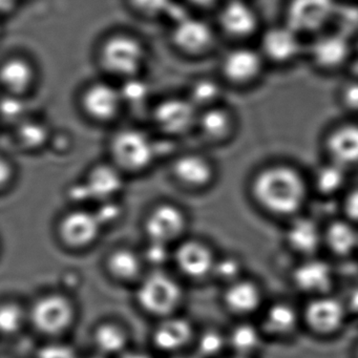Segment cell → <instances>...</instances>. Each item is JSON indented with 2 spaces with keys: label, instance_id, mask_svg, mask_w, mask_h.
I'll use <instances>...</instances> for the list:
<instances>
[{
  "label": "cell",
  "instance_id": "484cf974",
  "mask_svg": "<svg viewBox=\"0 0 358 358\" xmlns=\"http://www.w3.org/2000/svg\"><path fill=\"white\" fill-rule=\"evenodd\" d=\"M194 337V327L187 318L171 315L160 320L152 339L157 349L175 354L187 347Z\"/></svg>",
  "mask_w": 358,
  "mask_h": 358
},
{
  "label": "cell",
  "instance_id": "52a82bcc",
  "mask_svg": "<svg viewBox=\"0 0 358 358\" xmlns=\"http://www.w3.org/2000/svg\"><path fill=\"white\" fill-rule=\"evenodd\" d=\"M136 299L146 313L162 320L175 315L183 303L184 291L173 276L155 270L139 280Z\"/></svg>",
  "mask_w": 358,
  "mask_h": 358
},
{
  "label": "cell",
  "instance_id": "5b68a950",
  "mask_svg": "<svg viewBox=\"0 0 358 358\" xmlns=\"http://www.w3.org/2000/svg\"><path fill=\"white\" fill-rule=\"evenodd\" d=\"M100 64L121 80L139 76L148 59L144 43L131 34L116 33L104 39L99 48Z\"/></svg>",
  "mask_w": 358,
  "mask_h": 358
},
{
  "label": "cell",
  "instance_id": "7bdbcfd3",
  "mask_svg": "<svg viewBox=\"0 0 358 358\" xmlns=\"http://www.w3.org/2000/svg\"><path fill=\"white\" fill-rule=\"evenodd\" d=\"M341 198V217L358 226V186H350Z\"/></svg>",
  "mask_w": 358,
  "mask_h": 358
},
{
  "label": "cell",
  "instance_id": "8fae6325",
  "mask_svg": "<svg viewBox=\"0 0 358 358\" xmlns=\"http://www.w3.org/2000/svg\"><path fill=\"white\" fill-rule=\"evenodd\" d=\"M31 324L41 334L59 336L74 324L76 309L68 296L50 293L39 297L28 313Z\"/></svg>",
  "mask_w": 358,
  "mask_h": 358
},
{
  "label": "cell",
  "instance_id": "1f68e13d",
  "mask_svg": "<svg viewBox=\"0 0 358 358\" xmlns=\"http://www.w3.org/2000/svg\"><path fill=\"white\" fill-rule=\"evenodd\" d=\"M226 87L220 77H199L190 83L186 97L200 112L205 108L224 103Z\"/></svg>",
  "mask_w": 358,
  "mask_h": 358
},
{
  "label": "cell",
  "instance_id": "7a4b0ae2",
  "mask_svg": "<svg viewBox=\"0 0 358 358\" xmlns=\"http://www.w3.org/2000/svg\"><path fill=\"white\" fill-rule=\"evenodd\" d=\"M268 70L255 43H234L220 58L219 77L227 87H255L263 80Z\"/></svg>",
  "mask_w": 358,
  "mask_h": 358
},
{
  "label": "cell",
  "instance_id": "e0dca14e",
  "mask_svg": "<svg viewBox=\"0 0 358 358\" xmlns=\"http://www.w3.org/2000/svg\"><path fill=\"white\" fill-rule=\"evenodd\" d=\"M101 229V223L96 213L76 209L60 219L57 234L62 245L73 250H81L92 246L98 240Z\"/></svg>",
  "mask_w": 358,
  "mask_h": 358
},
{
  "label": "cell",
  "instance_id": "9f6ffc18",
  "mask_svg": "<svg viewBox=\"0 0 358 358\" xmlns=\"http://www.w3.org/2000/svg\"><path fill=\"white\" fill-rule=\"evenodd\" d=\"M1 33H3V27H1V20H0V36H1Z\"/></svg>",
  "mask_w": 358,
  "mask_h": 358
},
{
  "label": "cell",
  "instance_id": "836d02e7",
  "mask_svg": "<svg viewBox=\"0 0 358 358\" xmlns=\"http://www.w3.org/2000/svg\"><path fill=\"white\" fill-rule=\"evenodd\" d=\"M14 131L16 140L24 150H41L51 141L52 133L49 125L35 117H27L14 127Z\"/></svg>",
  "mask_w": 358,
  "mask_h": 358
},
{
  "label": "cell",
  "instance_id": "74e56055",
  "mask_svg": "<svg viewBox=\"0 0 358 358\" xmlns=\"http://www.w3.org/2000/svg\"><path fill=\"white\" fill-rule=\"evenodd\" d=\"M336 100L345 117L358 119V76L349 77L339 85Z\"/></svg>",
  "mask_w": 358,
  "mask_h": 358
},
{
  "label": "cell",
  "instance_id": "f546056e",
  "mask_svg": "<svg viewBox=\"0 0 358 358\" xmlns=\"http://www.w3.org/2000/svg\"><path fill=\"white\" fill-rule=\"evenodd\" d=\"M90 198L99 201L112 200L122 189V171L114 164H98L90 171L85 183Z\"/></svg>",
  "mask_w": 358,
  "mask_h": 358
},
{
  "label": "cell",
  "instance_id": "6f0895ef",
  "mask_svg": "<svg viewBox=\"0 0 358 358\" xmlns=\"http://www.w3.org/2000/svg\"><path fill=\"white\" fill-rule=\"evenodd\" d=\"M357 255H358V253H357Z\"/></svg>",
  "mask_w": 358,
  "mask_h": 358
},
{
  "label": "cell",
  "instance_id": "b9f144b4",
  "mask_svg": "<svg viewBox=\"0 0 358 358\" xmlns=\"http://www.w3.org/2000/svg\"><path fill=\"white\" fill-rule=\"evenodd\" d=\"M141 255L143 262H148L150 265L155 266L156 269H159V266L163 265L173 257V252L169 251V245L148 241L145 250Z\"/></svg>",
  "mask_w": 358,
  "mask_h": 358
},
{
  "label": "cell",
  "instance_id": "681fc988",
  "mask_svg": "<svg viewBox=\"0 0 358 358\" xmlns=\"http://www.w3.org/2000/svg\"><path fill=\"white\" fill-rule=\"evenodd\" d=\"M118 358H152L148 354L139 351H125Z\"/></svg>",
  "mask_w": 358,
  "mask_h": 358
},
{
  "label": "cell",
  "instance_id": "4dcf8cb0",
  "mask_svg": "<svg viewBox=\"0 0 358 358\" xmlns=\"http://www.w3.org/2000/svg\"><path fill=\"white\" fill-rule=\"evenodd\" d=\"M144 262L137 251L127 247L115 249L106 257L108 274L117 282H133L142 278Z\"/></svg>",
  "mask_w": 358,
  "mask_h": 358
},
{
  "label": "cell",
  "instance_id": "5bb4252c",
  "mask_svg": "<svg viewBox=\"0 0 358 358\" xmlns=\"http://www.w3.org/2000/svg\"><path fill=\"white\" fill-rule=\"evenodd\" d=\"M291 285L301 294L310 297L332 292L335 271L320 255L299 259L290 273Z\"/></svg>",
  "mask_w": 358,
  "mask_h": 358
},
{
  "label": "cell",
  "instance_id": "f907efd6",
  "mask_svg": "<svg viewBox=\"0 0 358 358\" xmlns=\"http://www.w3.org/2000/svg\"><path fill=\"white\" fill-rule=\"evenodd\" d=\"M353 45L354 52H355V56L358 55V33L353 37Z\"/></svg>",
  "mask_w": 358,
  "mask_h": 358
},
{
  "label": "cell",
  "instance_id": "4fadbf2b",
  "mask_svg": "<svg viewBox=\"0 0 358 358\" xmlns=\"http://www.w3.org/2000/svg\"><path fill=\"white\" fill-rule=\"evenodd\" d=\"M215 24L194 14L171 26V41L188 56L206 55L215 49L219 37Z\"/></svg>",
  "mask_w": 358,
  "mask_h": 358
},
{
  "label": "cell",
  "instance_id": "7dc6e473",
  "mask_svg": "<svg viewBox=\"0 0 358 358\" xmlns=\"http://www.w3.org/2000/svg\"><path fill=\"white\" fill-rule=\"evenodd\" d=\"M349 316L358 317V286L353 287L343 299Z\"/></svg>",
  "mask_w": 358,
  "mask_h": 358
},
{
  "label": "cell",
  "instance_id": "d6a6232c",
  "mask_svg": "<svg viewBox=\"0 0 358 358\" xmlns=\"http://www.w3.org/2000/svg\"><path fill=\"white\" fill-rule=\"evenodd\" d=\"M93 341L101 355H120L127 351L129 333L118 322H104L94 330Z\"/></svg>",
  "mask_w": 358,
  "mask_h": 358
},
{
  "label": "cell",
  "instance_id": "ba28073f",
  "mask_svg": "<svg viewBox=\"0 0 358 358\" xmlns=\"http://www.w3.org/2000/svg\"><path fill=\"white\" fill-rule=\"evenodd\" d=\"M113 164L122 173H140L154 163L156 145L152 138L139 129L127 127L113 135L110 142Z\"/></svg>",
  "mask_w": 358,
  "mask_h": 358
},
{
  "label": "cell",
  "instance_id": "9c48e42d",
  "mask_svg": "<svg viewBox=\"0 0 358 358\" xmlns=\"http://www.w3.org/2000/svg\"><path fill=\"white\" fill-rule=\"evenodd\" d=\"M337 6L336 0H287L282 20L307 41L332 28Z\"/></svg>",
  "mask_w": 358,
  "mask_h": 358
},
{
  "label": "cell",
  "instance_id": "7402d4cb",
  "mask_svg": "<svg viewBox=\"0 0 358 358\" xmlns=\"http://www.w3.org/2000/svg\"><path fill=\"white\" fill-rule=\"evenodd\" d=\"M173 259L183 275L199 280L211 276L217 255L206 243L190 238L176 247Z\"/></svg>",
  "mask_w": 358,
  "mask_h": 358
},
{
  "label": "cell",
  "instance_id": "8992f818",
  "mask_svg": "<svg viewBox=\"0 0 358 358\" xmlns=\"http://www.w3.org/2000/svg\"><path fill=\"white\" fill-rule=\"evenodd\" d=\"M215 15L217 33L231 45L255 43L265 26L253 0H223Z\"/></svg>",
  "mask_w": 358,
  "mask_h": 358
},
{
  "label": "cell",
  "instance_id": "8d00e7d4",
  "mask_svg": "<svg viewBox=\"0 0 358 358\" xmlns=\"http://www.w3.org/2000/svg\"><path fill=\"white\" fill-rule=\"evenodd\" d=\"M28 313L22 306L12 301L0 303V334L14 335L24 328Z\"/></svg>",
  "mask_w": 358,
  "mask_h": 358
},
{
  "label": "cell",
  "instance_id": "e575fe53",
  "mask_svg": "<svg viewBox=\"0 0 358 358\" xmlns=\"http://www.w3.org/2000/svg\"><path fill=\"white\" fill-rule=\"evenodd\" d=\"M29 108L26 96L0 94V124L6 123L16 127L30 116Z\"/></svg>",
  "mask_w": 358,
  "mask_h": 358
},
{
  "label": "cell",
  "instance_id": "d590c367",
  "mask_svg": "<svg viewBox=\"0 0 358 358\" xmlns=\"http://www.w3.org/2000/svg\"><path fill=\"white\" fill-rule=\"evenodd\" d=\"M211 276L221 282L224 287L227 286L246 276L245 263L238 255H226L223 257H217Z\"/></svg>",
  "mask_w": 358,
  "mask_h": 358
},
{
  "label": "cell",
  "instance_id": "6da1fadb",
  "mask_svg": "<svg viewBox=\"0 0 358 358\" xmlns=\"http://www.w3.org/2000/svg\"><path fill=\"white\" fill-rule=\"evenodd\" d=\"M249 189L262 210L285 220L303 213L311 194L308 178L288 162H271L259 167L251 178Z\"/></svg>",
  "mask_w": 358,
  "mask_h": 358
},
{
  "label": "cell",
  "instance_id": "f6af8a7d",
  "mask_svg": "<svg viewBox=\"0 0 358 358\" xmlns=\"http://www.w3.org/2000/svg\"><path fill=\"white\" fill-rule=\"evenodd\" d=\"M222 3H223V0H185L186 5L190 9L196 10L201 13H205V12L215 13Z\"/></svg>",
  "mask_w": 358,
  "mask_h": 358
},
{
  "label": "cell",
  "instance_id": "816d5d0a",
  "mask_svg": "<svg viewBox=\"0 0 358 358\" xmlns=\"http://www.w3.org/2000/svg\"><path fill=\"white\" fill-rule=\"evenodd\" d=\"M90 358H106V356L101 355V354L98 353V355L92 356V357Z\"/></svg>",
  "mask_w": 358,
  "mask_h": 358
},
{
  "label": "cell",
  "instance_id": "ac0fdd59",
  "mask_svg": "<svg viewBox=\"0 0 358 358\" xmlns=\"http://www.w3.org/2000/svg\"><path fill=\"white\" fill-rule=\"evenodd\" d=\"M259 317L257 324L266 338H290L303 326L301 310L294 303L282 299L266 303Z\"/></svg>",
  "mask_w": 358,
  "mask_h": 358
},
{
  "label": "cell",
  "instance_id": "ab89813d",
  "mask_svg": "<svg viewBox=\"0 0 358 358\" xmlns=\"http://www.w3.org/2000/svg\"><path fill=\"white\" fill-rule=\"evenodd\" d=\"M198 353L203 357L215 358L228 349L226 333L217 329H207L198 336Z\"/></svg>",
  "mask_w": 358,
  "mask_h": 358
},
{
  "label": "cell",
  "instance_id": "9a60e30c",
  "mask_svg": "<svg viewBox=\"0 0 358 358\" xmlns=\"http://www.w3.org/2000/svg\"><path fill=\"white\" fill-rule=\"evenodd\" d=\"M199 110L187 97L165 98L152 110L155 125L166 135L180 136L196 129Z\"/></svg>",
  "mask_w": 358,
  "mask_h": 358
},
{
  "label": "cell",
  "instance_id": "4316f807",
  "mask_svg": "<svg viewBox=\"0 0 358 358\" xmlns=\"http://www.w3.org/2000/svg\"><path fill=\"white\" fill-rule=\"evenodd\" d=\"M324 248L339 259L358 253V226L341 217L322 226Z\"/></svg>",
  "mask_w": 358,
  "mask_h": 358
},
{
  "label": "cell",
  "instance_id": "ffe728a7",
  "mask_svg": "<svg viewBox=\"0 0 358 358\" xmlns=\"http://www.w3.org/2000/svg\"><path fill=\"white\" fill-rule=\"evenodd\" d=\"M222 301L226 310L238 320H250L259 314L266 303L261 285L247 276L224 287Z\"/></svg>",
  "mask_w": 358,
  "mask_h": 358
},
{
  "label": "cell",
  "instance_id": "f35d334b",
  "mask_svg": "<svg viewBox=\"0 0 358 358\" xmlns=\"http://www.w3.org/2000/svg\"><path fill=\"white\" fill-rule=\"evenodd\" d=\"M118 87L123 104H127V106H141L150 96L148 83L142 79L140 75L124 79Z\"/></svg>",
  "mask_w": 358,
  "mask_h": 358
},
{
  "label": "cell",
  "instance_id": "30bf717a",
  "mask_svg": "<svg viewBox=\"0 0 358 358\" xmlns=\"http://www.w3.org/2000/svg\"><path fill=\"white\" fill-rule=\"evenodd\" d=\"M301 310L303 326L322 337L341 332L350 317L343 299L332 292L310 297Z\"/></svg>",
  "mask_w": 358,
  "mask_h": 358
},
{
  "label": "cell",
  "instance_id": "bcb514c9",
  "mask_svg": "<svg viewBox=\"0 0 358 358\" xmlns=\"http://www.w3.org/2000/svg\"><path fill=\"white\" fill-rule=\"evenodd\" d=\"M14 178V167L5 157L0 155V190L5 189Z\"/></svg>",
  "mask_w": 358,
  "mask_h": 358
},
{
  "label": "cell",
  "instance_id": "f5cc1de1",
  "mask_svg": "<svg viewBox=\"0 0 358 358\" xmlns=\"http://www.w3.org/2000/svg\"><path fill=\"white\" fill-rule=\"evenodd\" d=\"M225 358H244V357H240V356H236V355H230V356H227V357H225Z\"/></svg>",
  "mask_w": 358,
  "mask_h": 358
},
{
  "label": "cell",
  "instance_id": "3957f363",
  "mask_svg": "<svg viewBox=\"0 0 358 358\" xmlns=\"http://www.w3.org/2000/svg\"><path fill=\"white\" fill-rule=\"evenodd\" d=\"M255 43L269 69L284 70L305 59L306 39L282 20L264 26Z\"/></svg>",
  "mask_w": 358,
  "mask_h": 358
},
{
  "label": "cell",
  "instance_id": "d4e9b609",
  "mask_svg": "<svg viewBox=\"0 0 358 358\" xmlns=\"http://www.w3.org/2000/svg\"><path fill=\"white\" fill-rule=\"evenodd\" d=\"M37 72L30 59L12 55L0 62L1 93L27 96L36 83Z\"/></svg>",
  "mask_w": 358,
  "mask_h": 358
},
{
  "label": "cell",
  "instance_id": "44dd1931",
  "mask_svg": "<svg viewBox=\"0 0 358 358\" xmlns=\"http://www.w3.org/2000/svg\"><path fill=\"white\" fill-rule=\"evenodd\" d=\"M285 244L299 259L318 255L324 248L322 226L313 217L303 213L287 220Z\"/></svg>",
  "mask_w": 358,
  "mask_h": 358
},
{
  "label": "cell",
  "instance_id": "c3c4849f",
  "mask_svg": "<svg viewBox=\"0 0 358 358\" xmlns=\"http://www.w3.org/2000/svg\"><path fill=\"white\" fill-rule=\"evenodd\" d=\"M20 1V0H0V20L11 15L15 11Z\"/></svg>",
  "mask_w": 358,
  "mask_h": 358
},
{
  "label": "cell",
  "instance_id": "83f0119b",
  "mask_svg": "<svg viewBox=\"0 0 358 358\" xmlns=\"http://www.w3.org/2000/svg\"><path fill=\"white\" fill-rule=\"evenodd\" d=\"M351 171L324 159L312 173L309 180L310 189L322 198L341 196L349 186Z\"/></svg>",
  "mask_w": 358,
  "mask_h": 358
},
{
  "label": "cell",
  "instance_id": "db71d44e",
  "mask_svg": "<svg viewBox=\"0 0 358 358\" xmlns=\"http://www.w3.org/2000/svg\"><path fill=\"white\" fill-rule=\"evenodd\" d=\"M171 358H192V357H187V356H173V357Z\"/></svg>",
  "mask_w": 358,
  "mask_h": 358
},
{
  "label": "cell",
  "instance_id": "60d3db41",
  "mask_svg": "<svg viewBox=\"0 0 358 358\" xmlns=\"http://www.w3.org/2000/svg\"><path fill=\"white\" fill-rule=\"evenodd\" d=\"M134 11L145 17H164L173 0H129Z\"/></svg>",
  "mask_w": 358,
  "mask_h": 358
},
{
  "label": "cell",
  "instance_id": "2e32d148",
  "mask_svg": "<svg viewBox=\"0 0 358 358\" xmlns=\"http://www.w3.org/2000/svg\"><path fill=\"white\" fill-rule=\"evenodd\" d=\"M187 217L177 205L162 203L146 215L144 230L148 241L171 245L177 242L187 228Z\"/></svg>",
  "mask_w": 358,
  "mask_h": 358
},
{
  "label": "cell",
  "instance_id": "603a6c76",
  "mask_svg": "<svg viewBox=\"0 0 358 358\" xmlns=\"http://www.w3.org/2000/svg\"><path fill=\"white\" fill-rule=\"evenodd\" d=\"M238 127V115L226 103L200 110L196 119V129L206 141L213 144H223L231 140Z\"/></svg>",
  "mask_w": 358,
  "mask_h": 358
},
{
  "label": "cell",
  "instance_id": "7c38bea8",
  "mask_svg": "<svg viewBox=\"0 0 358 358\" xmlns=\"http://www.w3.org/2000/svg\"><path fill=\"white\" fill-rule=\"evenodd\" d=\"M322 148L327 160L349 171L358 167V119L345 117L324 131Z\"/></svg>",
  "mask_w": 358,
  "mask_h": 358
},
{
  "label": "cell",
  "instance_id": "277c9868",
  "mask_svg": "<svg viewBox=\"0 0 358 358\" xmlns=\"http://www.w3.org/2000/svg\"><path fill=\"white\" fill-rule=\"evenodd\" d=\"M355 58L353 39L336 29L322 31L306 41L305 59L320 74H335Z\"/></svg>",
  "mask_w": 358,
  "mask_h": 358
},
{
  "label": "cell",
  "instance_id": "d6986e66",
  "mask_svg": "<svg viewBox=\"0 0 358 358\" xmlns=\"http://www.w3.org/2000/svg\"><path fill=\"white\" fill-rule=\"evenodd\" d=\"M80 106L90 119L106 123L118 116L123 102L118 87L106 81H95L83 90Z\"/></svg>",
  "mask_w": 358,
  "mask_h": 358
},
{
  "label": "cell",
  "instance_id": "ee69618b",
  "mask_svg": "<svg viewBox=\"0 0 358 358\" xmlns=\"http://www.w3.org/2000/svg\"><path fill=\"white\" fill-rule=\"evenodd\" d=\"M36 358H79L77 352L66 343H48L38 350Z\"/></svg>",
  "mask_w": 358,
  "mask_h": 358
},
{
  "label": "cell",
  "instance_id": "f1b7e54d",
  "mask_svg": "<svg viewBox=\"0 0 358 358\" xmlns=\"http://www.w3.org/2000/svg\"><path fill=\"white\" fill-rule=\"evenodd\" d=\"M228 349L232 355L253 358L263 347L266 337L259 324L251 320H238L226 332Z\"/></svg>",
  "mask_w": 358,
  "mask_h": 358
},
{
  "label": "cell",
  "instance_id": "cb8c5ba5",
  "mask_svg": "<svg viewBox=\"0 0 358 358\" xmlns=\"http://www.w3.org/2000/svg\"><path fill=\"white\" fill-rule=\"evenodd\" d=\"M173 175L184 187L205 189L217 177V169L210 159L201 154H186L176 159Z\"/></svg>",
  "mask_w": 358,
  "mask_h": 358
},
{
  "label": "cell",
  "instance_id": "11a10c76",
  "mask_svg": "<svg viewBox=\"0 0 358 358\" xmlns=\"http://www.w3.org/2000/svg\"><path fill=\"white\" fill-rule=\"evenodd\" d=\"M355 358H358V343H357V345H356V349H355Z\"/></svg>",
  "mask_w": 358,
  "mask_h": 358
}]
</instances>
